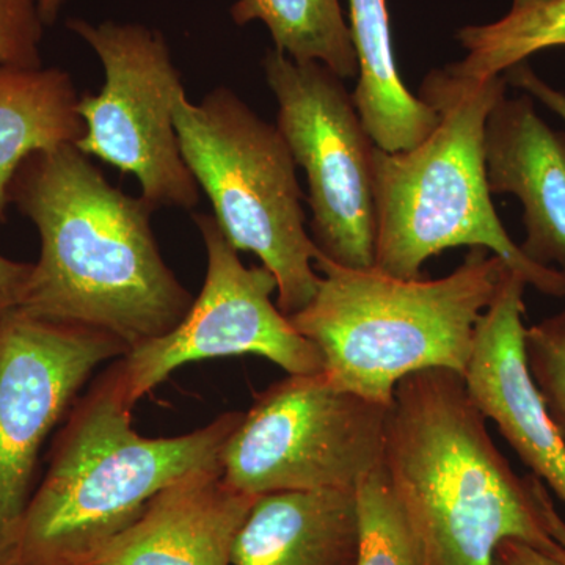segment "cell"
I'll use <instances>...</instances> for the list:
<instances>
[{
    "label": "cell",
    "mask_w": 565,
    "mask_h": 565,
    "mask_svg": "<svg viewBox=\"0 0 565 565\" xmlns=\"http://www.w3.org/2000/svg\"><path fill=\"white\" fill-rule=\"evenodd\" d=\"M10 204L41 241L18 313L98 330L131 351L169 333L191 310L192 294L152 233L158 207L114 188L76 145L25 158Z\"/></svg>",
    "instance_id": "6da1fadb"
},
{
    "label": "cell",
    "mask_w": 565,
    "mask_h": 565,
    "mask_svg": "<svg viewBox=\"0 0 565 565\" xmlns=\"http://www.w3.org/2000/svg\"><path fill=\"white\" fill-rule=\"evenodd\" d=\"M487 422L457 371H419L394 390L384 467L437 565H494L504 541L559 548L544 482L515 473Z\"/></svg>",
    "instance_id": "7a4b0ae2"
},
{
    "label": "cell",
    "mask_w": 565,
    "mask_h": 565,
    "mask_svg": "<svg viewBox=\"0 0 565 565\" xmlns=\"http://www.w3.org/2000/svg\"><path fill=\"white\" fill-rule=\"evenodd\" d=\"M120 359L81 393L55 434L46 473L22 522L14 565H85L167 486L222 470L226 440L244 412L193 433L143 437L132 427Z\"/></svg>",
    "instance_id": "3957f363"
},
{
    "label": "cell",
    "mask_w": 565,
    "mask_h": 565,
    "mask_svg": "<svg viewBox=\"0 0 565 565\" xmlns=\"http://www.w3.org/2000/svg\"><path fill=\"white\" fill-rule=\"evenodd\" d=\"M508 90L501 76L473 79L449 68L424 77L419 98L437 126L412 150L374 148V267L422 278L423 264L448 248L481 247L542 294L565 297V278L520 250L494 211L486 172V122Z\"/></svg>",
    "instance_id": "277c9868"
},
{
    "label": "cell",
    "mask_w": 565,
    "mask_h": 565,
    "mask_svg": "<svg viewBox=\"0 0 565 565\" xmlns=\"http://www.w3.org/2000/svg\"><path fill=\"white\" fill-rule=\"evenodd\" d=\"M315 267L318 291L289 318L292 326L318 348L332 384L385 405L407 375L434 367L465 374L476 326L509 270L481 247L438 280L349 269L321 253Z\"/></svg>",
    "instance_id": "5b68a950"
},
{
    "label": "cell",
    "mask_w": 565,
    "mask_h": 565,
    "mask_svg": "<svg viewBox=\"0 0 565 565\" xmlns=\"http://www.w3.org/2000/svg\"><path fill=\"white\" fill-rule=\"evenodd\" d=\"M174 128L182 159L228 243L258 256L274 275L282 315L302 311L321 281L315 270L319 250L307 226L296 161L277 125L218 87L200 104L181 96Z\"/></svg>",
    "instance_id": "8992f818"
},
{
    "label": "cell",
    "mask_w": 565,
    "mask_h": 565,
    "mask_svg": "<svg viewBox=\"0 0 565 565\" xmlns=\"http://www.w3.org/2000/svg\"><path fill=\"white\" fill-rule=\"evenodd\" d=\"M390 405L288 374L256 394L226 440L222 478L239 492H355L384 463Z\"/></svg>",
    "instance_id": "52a82bcc"
},
{
    "label": "cell",
    "mask_w": 565,
    "mask_h": 565,
    "mask_svg": "<svg viewBox=\"0 0 565 565\" xmlns=\"http://www.w3.org/2000/svg\"><path fill=\"white\" fill-rule=\"evenodd\" d=\"M66 28L92 47L106 73L98 95L79 98L85 134L76 147L132 174L152 206L195 207L200 188L174 128V107L185 90L166 36L137 22L70 18Z\"/></svg>",
    "instance_id": "ba28073f"
},
{
    "label": "cell",
    "mask_w": 565,
    "mask_h": 565,
    "mask_svg": "<svg viewBox=\"0 0 565 565\" xmlns=\"http://www.w3.org/2000/svg\"><path fill=\"white\" fill-rule=\"evenodd\" d=\"M264 76L278 104L277 128L307 174L310 236L327 259L371 269L375 256L373 156L343 79L318 62L270 50Z\"/></svg>",
    "instance_id": "9c48e42d"
},
{
    "label": "cell",
    "mask_w": 565,
    "mask_h": 565,
    "mask_svg": "<svg viewBox=\"0 0 565 565\" xmlns=\"http://www.w3.org/2000/svg\"><path fill=\"white\" fill-rule=\"evenodd\" d=\"M129 352L110 334L21 313L0 322V565H14L50 435L102 364Z\"/></svg>",
    "instance_id": "30bf717a"
},
{
    "label": "cell",
    "mask_w": 565,
    "mask_h": 565,
    "mask_svg": "<svg viewBox=\"0 0 565 565\" xmlns=\"http://www.w3.org/2000/svg\"><path fill=\"white\" fill-rule=\"evenodd\" d=\"M206 248L202 292L169 333L132 348L120 359L129 403L184 364L221 356L258 355L288 374L322 371V356L273 302L277 281L266 267H245L214 215L193 214Z\"/></svg>",
    "instance_id": "8fae6325"
},
{
    "label": "cell",
    "mask_w": 565,
    "mask_h": 565,
    "mask_svg": "<svg viewBox=\"0 0 565 565\" xmlns=\"http://www.w3.org/2000/svg\"><path fill=\"white\" fill-rule=\"evenodd\" d=\"M522 275L505 273L476 326L465 384L476 405L539 481L565 504V445L527 370Z\"/></svg>",
    "instance_id": "7c38bea8"
},
{
    "label": "cell",
    "mask_w": 565,
    "mask_h": 565,
    "mask_svg": "<svg viewBox=\"0 0 565 565\" xmlns=\"http://www.w3.org/2000/svg\"><path fill=\"white\" fill-rule=\"evenodd\" d=\"M256 498L226 484L222 470L185 475L85 565H233Z\"/></svg>",
    "instance_id": "4fadbf2b"
},
{
    "label": "cell",
    "mask_w": 565,
    "mask_h": 565,
    "mask_svg": "<svg viewBox=\"0 0 565 565\" xmlns=\"http://www.w3.org/2000/svg\"><path fill=\"white\" fill-rule=\"evenodd\" d=\"M484 148L490 193L523 204L520 250L565 278V134L539 117L530 95H504L487 118Z\"/></svg>",
    "instance_id": "5bb4252c"
},
{
    "label": "cell",
    "mask_w": 565,
    "mask_h": 565,
    "mask_svg": "<svg viewBox=\"0 0 565 565\" xmlns=\"http://www.w3.org/2000/svg\"><path fill=\"white\" fill-rule=\"evenodd\" d=\"M355 492H285L256 498L234 544L233 565H356Z\"/></svg>",
    "instance_id": "9a60e30c"
},
{
    "label": "cell",
    "mask_w": 565,
    "mask_h": 565,
    "mask_svg": "<svg viewBox=\"0 0 565 565\" xmlns=\"http://www.w3.org/2000/svg\"><path fill=\"white\" fill-rule=\"evenodd\" d=\"M359 82L352 99L375 147L412 150L437 126V111L405 87L394 58L386 0H348Z\"/></svg>",
    "instance_id": "2e32d148"
},
{
    "label": "cell",
    "mask_w": 565,
    "mask_h": 565,
    "mask_svg": "<svg viewBox=\"0 0 565 565\" xmlns=\"http://www.w3.org/2000/svg\"><path fill=\"white\" fill-rule=\"evenodd\" d=\"M79 98L68 71L0 63V222L7 221L10 184L22 161L84 137Z\"/></svg>",
    "instance_id": "e0dca14e"
},
{
    "label": "cell",
    "mask_w": 565,
    "mask_h": 565,
    "mask_svg": "<svg viewBox=\"0 0 565 565\" xmlns=\"http://www.w3.org/2000/svg\"><path fill=\"white\" fill-rule=\"evenodd\" d=\"M232 18L237 25L263 22L275 50L294 62L321 63L341 79L359 74L340 0H237Z\"/></svg>",
    "instance_id": "ac0fdd59"
},
{
    "label": "cell",
    "mask_w": 565,
    "mask_h": 565,
    "mask_svg": "<svg viewBox=\"0 0 565 565\" xmlns=\"http://www.w3.org/2000/svg\"><path fill=\"white\" fill-rule=\"evenodd\" d=\"M457 39L467 57L446 68L473 79L501 76L535 52L565 46V0L511 9L492 24L463 28Z\"/></svg>",
    "instance_id": "d6986e66"
},
{
    "label": "cell",
    "mask_w": 565,
    "mask_h": 565,
    "mask_svg": "<svg viewBox=\"0 0 565 565\" xmlns=\"http://www.w3.org/2000/svg\"><path fill=\"white\" fill-rule=\"evenodd\" d=\"M359 557L356 565H437L384 463L356 487Z\"/></svg>",
    "instance_id": "ffe728a7"
},
{
    "label": "cell",
    "mask_w": 565,
    "mask_h": 565,
    "mask_svg": "<svg viewBox=\"0 0 565 565\" xmlns=\"http://www.w3.org/2000/svg\"><path fill=\"white\" fill-rule=\"evenodd\" d=\"M527 370L565 445V310L525 330Z\"/></svg>",
    "instance_id": "44dd1931"
},
{
    "label": "cell",
    "mask_w": 565,
    "mask_h": 565,
    "mask_svg": "<svg viewBox=\"0 0 565 565\" xmlns=\"http://www.w3.org/2000/svg\"><path fill=\"white\" fill-rule=\"evenodd\" d=\"M39 0H0V63L40 68L44 33Z\"/></svg>",
    "instance_id": "7402d4cb"
},
{
    "label": "cell",
    "mask_w": 565,
    "mask_h": 565,
    "mask_svg": "<svg viewBox=\"0 0 565 565\" xmlns=\"http://www.w3.org/2000/svg\"><path fill=\"white\" fill-rule=\"evenodd\" d=\"M504 77L508 84H512L514 87L520 88V90L525 92L531 98L539 99L550 110L555 111L557 117L563 118L565 122L564 93L546 84L526 62L516 63L512 68L505 71Z\"/></svg>",
    "instance_id": "603a6c76"
},
{
    "label": "cell",
    "mask_w": 565,
    "mask_h": 565,
    "mask_svg": "<svg viewBox=\"0 0 565 565\" xmlns=\"http://www.w3.org/2000/svg\"><path fill=\"white\" fill-rule=\"evenodd\" d=\"M32 269V263L13 262L0 255V322L20 310Z\"/></svg>",
    "instance_id": "cb8c5ba5"
},
{
    "label": "cell",
    "mask_w": 565,
    "mask_h": 565,
    "mask_svg": "<svg viewBox=\"0 0 565 565\" xmlns=\"http://www.w3.org/2000/svg\"><path fill=\"white\" fill-rule=\"evenodd\" d=\"M494 565H565L555 556L519 541H504L494 552Z\"/></svg>",
    "instance_id": "d4e9b609"
},
{
    "label": "cell",
    "mask_w": 565,
    "mask_h": 565,
    "mask_svg": "<svg viewBox=\"0 0 565 565\" xmlns=\"http://www.w3.org/2000/svg\"><path fill=\"white\" fill-rule=\"evenodd\" d=\"M545 516L546 523H548L550 534H552V537L555 539L557 544H559V548L556 550V553L553 556L563 561L565 564V522L561 519V515L557 514L550 493L548 497L545 498Z\"/></svg>",
    "instance_id": "484cf974"
},
{
    "label": "cell",
    "mask_w": 565,
    "mask_h": 565,
    "mask_svg": "<svg viewBox=\"0 0 565 565\" xmlns=\"http://www.w3.org/2000/svg\"><path fill=\"white\" fill-rule=\"evenodd\" d=\"M68 0H39L41 20L44 25H54Z\"/></svg>",
    "instance_id": "4316f807"
},
{
    "label": "cell",
    "mask_w": 565,
    "mask_h": 565,
    "mask_svg": "<svg viewBox=\"0 0 565 565\" xmlns=\"http://www.w3.org/2000/svg\"><path fill=\"white\" fill-rule=\"evenodd\" d=\"M548 2V0H514L512 9H523V7L534 6V3Z\"/></svg>",
    "instance_id": "83f0119b"
}]
</instances>
